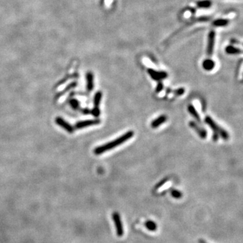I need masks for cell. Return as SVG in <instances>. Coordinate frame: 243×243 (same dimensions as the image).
Segmentation results:
<instances>
[{
	"instance_id": "2",
	"label": "cell",
	"mask_w": 243,
	"mask_h": 243,
	"mask_svg": "<svg viewBox=\"0 0 243 243\" xmlns=\"http://www.w3.org/2000/svg\"><path fill=\"white\" fill-rule=\"evenodd\" d=\"M205 123L207 124L209 126L212 128L213 132L217 134L219 136H221L223 139L227 141L229 139V134L226 131L224 128H221L220 126H218L217 123L214 122V120L209 116H207L205 118Z\"/></svg>"
},
{
	"instance_id": "21",
	"label": "cell",
	"mask_w": 243,
	"mask_h": 243,
	"mask_svg": "<svg viewBox=\"0 0 243 243\" xmlns=\"http://www.w3.org/2000/svg\"><path fill=\"white\" fill-rule=\"evenodd\" d=\"M184 92H185V89L184 88H179L172 91V93H174V94L176 95V96L182 95L184 93Z\"/></svg>"
},
{
	"instance_id": "14",
	"label": "cell",
	"mask_w": 243,
	"mask_h": 243,
	"mask_svg": "<svg viewBox=\"0 0 243 243\" xmlns=\"http://www.w3.org/2000/svg\"><path fill=\"white\" fill-rule=\"evenodd\" d=\"M225 51L228 54H240L242 53V51L240 49L234 47L232 45L227 46L225 49Z\"/></svg>"
},
{
	"instance_id": "13",
	"label": "cell",
	"mask_w": 243,
	"mask_h": 243,
	"mask_svg": "<svg viewBox=\"0 0 243 243\" xmlns=\"http://www.w3.org/2000/svg\"><path fill=\"white\" fill-rule=\"evenodd\" d=\"M202 66L204 70L207 71H211L215 67V62L212 60L207 59L203 61Z\"/></svg>"
},
{
	"instance_id": "19",
	"label": "cell",
	"mask_w": 243,
	"mask_h": 243,
	"mask_svg": "<svg viewBox=\"0 0 243 243\" xmlns=\"http://www.w3.org/2000/svg\"><path fill=\"white\" fill-rule=\"evenodd\" d=\"M76 85V83H71L70 84H69L68 86V87H66V88L64 89V90L63 91H62V93H59V94H58V95H57V97H59V96H61V95H64V93H66V91H68V90H70V89H71V88H72L75 87Z\"/></svg>"
},
{
	"instance_id": "20",
	"label": "cell",
	"mask_w": 243,
	"mask_h": 243,
	"mask_svg": "<svg viewBox=\"0 0 243 243\" xmlns=\"http://www.w3.org/2000/svg\"><path fill=\"white\" fill-rule=\"evenodd\" d=\"M70 104L71 105V107L73 108V109H78L79 107V105H80V103H79V101H77L76 99H72L70 101Z\"/></svg>"
},
{
	"instance_id": "4",
	"label": "cell",
	"mask_w": 243,
	"mask_h": 243,
	"mask_svg": "<svg viewBox=\"0 0 243 243\" xmlns=\"http://www.w3.org/2000/svg\"><path fill=\"white\" fill-rule=\"evenodd\" d=\"M147 72L153 80L158 81V82L161 81L168 77L167 72L164 71H157L152 68L147 69Z\"/></svg>"
},
{
	"instance_id": "3",
	"label": "cell",
	"mask_w": 243,
	"mask_h": 243,
	"mask_svg": "<svg viewBox=\"0 0 243 243\" xmlns=\"http://www.w3.org/2000/svg\"><path fill=\"white\" fill-rule=\"evenodd\" d=\"M102 93L101 91H98L95 93L94 96V99H93V102H94V107L91 110V114L95 117H98L100 115V109H99V105L101 101V98H102Z\"/></svg>"
},
{
	"instance_id": "7",
	"label": "cell",
	"mask_w": 243,
	"mask_h": 243,
	"mask_svg": "<svg viewBox=\"0 0 243 243\" xmlns=\"http://www.w3.org/2000/svg\"><path fill=\"white\" fill-rule=\"evenodd\" d=\"M188 125L190 126V128H192L194 131H195L198 134V135L199 136L201 139H205L207 136V132L206 130H205L203 128L201 127L199 125L197 124L195 122L190 121L188 123Z\"/></svg>"
},
{
	"instance_id": "5",
	"label": "cell",
	"mask_w": 243,
	"mask_h": 243,
	"mask_svg": "<svg viewBox=\"0 0 243 243\" xmlns=\"http://www.w3.org/2000/svg\"><path fill=\"white\" fill-rule=\"evenodd\" d=\"M112 218L116 225L117 235L118 236H122L124 234V230L122 224L120 214L117 212H114L112 214Z\"/></svg>"
},
{
	"instance_id": "18",
	"label": "cell",
	"mask_w": 243,
	"mask_h": 243,
	"mask_svg": "<svg viewBox=\"0 0 243 243\" xmlns=\"http://www.w3.org/2000/svg\"><path fill=\"white\" fill-rule=\"evenodd\" d=\"M171 195L175 198H180L182 197V193L180 190L173 189L171 190Z\"/></svg>"
},
{
	"instance_id": "8",
	"label": "cell",
	"mask_w": 243,
	"mask_h": 243,
	"mask_svg": "<svg viewBox=\"0 0 243 243\" xmlns=\"http://www.w3.org/2000/svg\"><path fill=\"white\" fill-rule=\"evenodd\" d=\"M100 122H101V120L99 119H93V120L81 121L76 124L75 128L76 129H81L88 126H91L98 125L100 124Z\"/></svg>"
},
{
	"instance_id": "23",
	"label": "cell",
	"mask_w": 243,
	"mask_h": 243,
	"mask_svg": "<svg viewBox=\"0 0 243 243\" xmlns=\"http://www.w3.org/2000/svg\"><path fill=\"white\" fill-rule=\"evenodd\" d=\"M163 89H164V84H163V83L161 82V81H159L157 84V87L155 88V93H159L162 90H163Z\"/></svg>"
},
{
	"instance_id": "1",
	"label": "cell",
	"mask_w": 243,
	"mask_h": 243,
	"mask_svg": "<svg viewBox=\"0 0 243 243\" xmlns=\"http://www.w3.org/2000/svg\"><path fill=\"white\" fill-rule=\"evenodd\" d=\"M134 136V132L132 131H128L126 132L124 135L120 136V137L117 138V139H114L113 141H112L109 142L107 143H105L103 145H101L98 147H96L94 150V153L95 155H101V154L104 153L109 150H112L117 147H118L119 145L124 143L125 142H126L129 139H131V138Z\"/></svg>"
},
{
	"instance_id": "16",
	"label": "cell",
	"mask_w": 243,
	"mask_h": 243,
	"mask_svg": "<svg viewBox=\"0 0 243 243\" xmlns=\"http://www.w3.org/2000/svg\"><path fill=\"white\" fill-rule=\"evenodd\" d=\"M145 225L146 226V228H147L149 230L152 231V232H153V231H155L157 228V224L152 220H147V222H145Z\"/></svg>"
},
{
	"instance_id": "11",
	"label": "cell",
	"mask_w": 243,
	"mask_h": 243,
	"mask_svg": "<svg viewBox=\"0 0 243 243\" xmlns=\"http://www.w3.org/2000/svg\"><path fill=\"white\" fill-rule=\"evenodd\" d=\"M87 88L88 91H91L94 88V76L91 72H88L86 75Z\"/></svg>"
},
{
	"instance_id": "9",
	"label": "cell",
	"mask_w": 243,
	"mask_h": 243,
	"mask_svg": "<svg viewBox=\"0 0 243 243\" xmlns=\"http://www.w3.org/2000/svg\"><path fill=\"white\" fill-rule=\"evenodd\" d=\"M55 123L58 124L60 126L64 128L65 131H66L69 133H72L74 132V128L69 124L66 120H64L62 117H57L55 118Z\"/></svg>"
},
{
	"instance_id": "15",
	"label": "cell",
	"mask_w": 243,
	"mask_h": 243,
	"mask_svg": "<svg viewBox=\"0 0 243 243\" xmlns=\"http://www.w3.org/2000/svg\"><path fill=\"white\" fill-rule=\"evenodd\" d=\"M229 20L226 19H217L213 22V25L215 26H225L228 25Z\"/></svg>"
},
{
	"instance_id": "6",
	"label": "cell",
	"mask_w": 243,
	"mask_h": 243,
	"mask_svg": "<svg viewBox=\"0 0 243 243\" xmlns=\"http://www.w3.org/2000/svg\"><path fill=\"white\" fill-rule=\"evenodd\" d=\"M215 38H216V32L214 31H211L208 35L207 47V54L209 56H212L213 52Z\"/></svg>"
},
{
	"instance_id": "17",
	"label": "cell",
	"mask_w": 243,
	"mask_h": 243,
	"mask_svg": "<svg viewBox=\"0 0 243 243\" xmlns=\"http://www.w3.org/2000/svg\"><path fill=\"white\" fill-rule=\"evenodd\" d=\"M212 5V2L209 0H202L197 3V6L200 8H208Z\"/></svg>"
},
{
	"instance_id": "10",
	"label": "cell",
	"mask_w": 243,
	"mask_h": 243,
	"mask_svg": "<svg viewBox=\"0 0 243 243\" xmlns=\"http://www.w3.org/2000/svg\"><path fill=\"white\" fill-rule=\"evenodd\" d=\"M166 120H167V117L165 115H161L152 121V122L151 123V126L153 128H156L159 127L161 124L165 123Z\"/></svg>"
},
{
	"instance_id": "24",
	"label": "cell",
	"mask_w": 243,
	"mask_h": 243,
	"mask_svg": "<svg viewBox=\"0 0 243 243\" xmlns=\"http://www.w3.org/2000/svg\"><path fill=\"white\" fill-rule=\"evenodd\" d=\"M219 139V135H217V134L213 132V140L216 142V141H217Z\"/></svg>"
},
{
	"instance_id": "22",
	"label": "cell",
	"mask_w": 243,
	"mask_h": 243,
	"mask_svg": "<svg viewBox=\"0 0 243 243\" xmlns=\"http://www.w3.org/2000/svg\"><path fill=\"white\" fill-rule=\"evenodd\" d=\"M168 181V178H164V179H163V180H161L160 182H158V183L156 184V186H155V189L157 190L158 188H160V187H161L162 186L164 185Z\"/></svg>"
},
{
	"instance_id": "25",
	"label": "cell",
	"mask_w": 243,
	"mask_h": 243,
	"mask_svg": "<svg viewBox=\"0 0 243 243\" xmlns=\"http://www.w3.org/2000/svg\"><path fill=\"white\" fill-rule=\"evenodd\" d=\"M199 242L200 243H207L205 241H203V240H199Z\"/></svg>"
},
{
	"instance_id": "12",
	"label": "cell",
	"mask_w": 243,
	"mask_h": 243,
	"mask_svg": "<svg viewBox=\"0 0 243 243\" xmlns=\"http://www.w3.org/2000/svg\"><path fill=\"white\" fill-rule=\"evenodd\" d=\"M188 112L190 113V115H191L194 119H195L197 122H201V117L199 116V114H198V112L197 111V109H195V107H194L193 105H189L188 106Z\"/></svg>"
}]
</instances>
